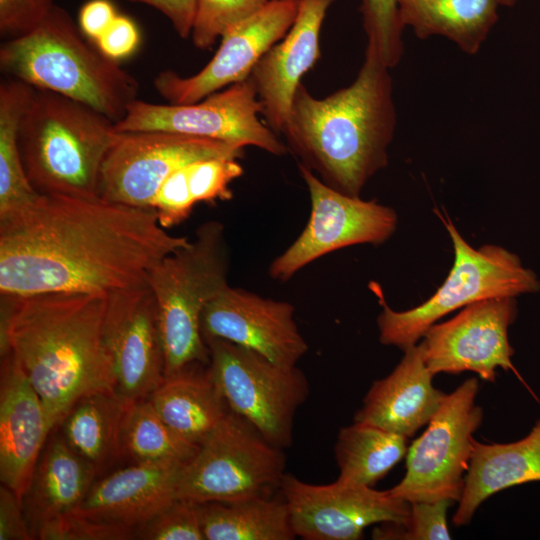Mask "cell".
<instances>
[{"instance_id": "cell-1", "label": "cell", "mask_w": 540, "mask_h": 540, "mask_svg": "<svg viewBox=\"0 0 540 540\" xmlns=\"http://www.w3.org/2000/svg\"><path fill=\"white\" fill-rule=\"evenodd\" d=\"M189 241L163 228L152 208L40 194L0 220V295H107L139 286L156 263Z\"/></svg>"}, {"instance_id": "cell-2", "label": "cell", "mask_w": 540, "mask_h": 540, "mask_svg": "<svg viewBox=\"0 0 540 540\" xmlns=\"http://www.w3.org/2000/svg\"><path fill=\"white\" fill-rule=\"evenodd\" d=\"M1 296L0 354L19 363L52 429L81 398L115 393L104 321L107 295L51 292Z\"/></svg>"}, {"instance_id": "cell-3", "label": "cell", "mask_w": 540, "mask_h": 540, "mask_svg": "<svg viewBox=\"0 0 540 540\" xmlns=\"http://www.w3.org/2000/svg\"><path fill=\"white\" fill-rule=\"evenodd\" d=\"M395 126L389 68L367 46L348 87L320 99L300 84L282 133L299 164L333 189L359 197L366 182L387 165Z\"/></svg>"}, {"instance_id": "cell-4", "label": "cell", "mask_w": 540, "mask_h": 540, "mask_svg": "<svg viewBox=\"0 0 540 540\" xmlns=\"http://www.w3.org/2000/svg\"><path fill=\"white\" fill-rule=\"evenodd\" d=\"M0 68L7 77L79 101L115 123L140 88L133 75L105 56L57 5L31 32L1 44Z\"/></svg>"}, {"instance_id": "cell-5", "label": "cell", "mask_w": 540, "mask_h": 540, "mask_svg": "<svg viewBox=\"0 0 540 540\" xmlns=\"http://www.w3.org/2000/svg\"><path fill=\"white\" fill-rule=\"evenodd\" d=\"M120 134L90 106L34 88L18 134L30 183L41 194L98 197L103 161Z\"/></svg>"}, {"instance_id": "cell-6", "label": "cell", "mask_w": 540, "mask_h": 540, "mask_svg": "<svg viewBox=\"0 0 540 540\" xmlns=\"http://www.w3.org/2000/svg\"><path fill=\"white\" fill-rule=\"evenodd\" d=\"M229 251L219 221L203 223L189 243L166 255L148 272L158 311L164 378L190 364H209L201 315L228 286Z\"/></svg>"}, {"instance_id": "cell-7", "label": "cell", "mask_w": 540, "mask_h": 540, "mask_svg": "<svg viewBox=\"0 0 540 540\" xmlns=\"http://www.w3.org/2000/svg\"><path fill=\"white\" fill-rule=\"evenodd\" d=\"M443 222L453 242L454 263L444 283L427 301L406 311H395L387 305L380 288L372 287L382 306L377 324L383 345L405 350L450 312L484 299L516 297L540 290L537 275L525 268L517 255L495 245L475 249L450 220Z\"/></svg>"}, {"instance_id": "cell-8", "label": "cell", "mask_w": 540, "mask_h": 540, "mask_svg": "<svg viewBox=\"0 0 540 540\" xmlns=\"http://www.w3.org/2000/svg\"><path fill=\"white\" fill-rule=\"evenodd\" d=\"M282 450L229 409L184 466L178 498L205 503L274 496L286 474Z\"/></svg>"}, {"instance_id": "cell-9", "label": "cell", "mask_w": 540, "mask_h": 540, "mask_svg": "<svg viewBox=\"0 0 540 540\" xmlns=\"http://www.w3.org/2000/svg\"><path fill=\"white\" fill-rule=\"evenodd\" d=\"M205 342L209 372L229 409L274 446L290 447L296 412L310 393L304 373L224 339Z\"/></svg>"}, {"instance_id": "cell-10", "label": "cell", "mask_w": 540, "mask_h": 540, "mask_svg": "<svg viewBox=\"0 0 540 540\" xmlns=\"http://www.w3.org/2000/svg\"><path fill=\"white\" fill-rule=\"evenodd\" d=\"M479 384L469 378L452 393L428 423L427 429L408 448L406 473L389 489L408 503L447 499L459 501L473 452L474 432L483 419L475 404Z\"/></svg>"}, {"instance_id": "cell-11", "label": "cell", "mask_w": 540, "mask_h": 540, "mask_svg": "<svg viewBox=\"0 0 540 540\" xmlns=\"http://www.w3.org/2000/svg\"><path fill=\"white\" fill-rule=\"evenodd\" d=\"M262 106L249 78L191 104H154L134 100L115 123L119 132L163 130L255 146L281 156L287 147L259 119Z\"/></svg>"}, {"instance_id": "cell-12", "label": "cell", "mask_w": 540, "mask_h": 540, "mask_svg": "<svg viewBox=\"0 0 540 540\" xmlns=\"http://www.w3.org/2000/svg\"><path fill=\"white\" fill-rule=\"evenodd\" d=\"M243 154L244 148L209 138L163 130L121 132L103 161L98 195L151 208L160 186L177 169L201 159H239Z\"/></svg>"}, {"instance_id": "cell-13", "label": "cell", "mask_w": 540, "mask_h": 540, "mask_svg": "<svg viewBox=\"0 0 540 540\" xmlns=\"http://www.w3.org/2000/svg\"><path fill=\"white\" fill-rule=\"evenodd\" d=\"M298 166L309 192L311 212L297 239L269 266L270 277L282 282L338 249L385 242L394 233L398 221L392 208L341 193L304 165Z\"/></svg>"}, {"instance_id": "cell-14", "label": "cell", "mask_w": 540, "mask_h": 540, "mask_svg": "<svg viewBox=\"0 0 540 540\" xmlns=\"http://www.w3.org/2000/svg\"><path fill=\"white\" fill-rule=\"evenodd\" d=\"M297 536L307 540H358L363 531L384 522L407 523L410 503L389 490L303 482L286 473L280 488Z\"/></svg>"}, {"instance_id": "cell-15", "label": "cell", "mask_w": 540, "mask_h": 540, "mask_svg": "<svg viewBox=\"0 0 540 540\" xmlns=\"http://www.w3.org/2000/svg\"><path fill=\"white\" fill-rule=\"evenodd\" d=\"M297 0H269L257 13L227 30L213 58L198 73L183 77L173 70L158 73L153 86L168 104H191L246 80L263 54L293 25Z\"/></svg>"}, {"instance_id": "cell-16", "label": "cell", "mask_w": 540, "mask_h": 540, "mask_svg": "<svg viewBox=\"0 0 540 540\" xmlns=\"http://www.w3.org/2000/svg\"><path fill=\"white\" fill-rule=\"evenodd\" d=\"M516 315L515 297H500L477 301L455 317L435 323L422 341L427 368L433 376L472 371L489 382L495 381L496 369L502 368L521 379L508 340V327Z\"/></svg>"}, {"instance_id": "cell-17", "label": "cell", "mask_w": 540, "mask_h": 540, "mask_svg": "<svg viewBox=\"0 0 540 540\" xmlns=\"http://www.w3.org/2000/svg\"><path fill=\"white\" fill-rule=\"evenodd\" d=\"M105 337L115 393L126 402L148 398L164 380L155 297L147 283L107 294Z\"/></svg>"}, {"instance_id": "cell-18", "label": "cell", "mask_w": 540, "mask_h": 540, "mask_svg": "<svg viewBox=\"0 0 540 540\" xmlns=\"http://www.w3.org/2000/svg\"><path fill=\"white\" fill-rule=\"evenodd\" d=\"M286 301L228 286L201 315L204 340L220 338L249 348L283 366H296L308 344Z\"/></svg>"}, {"instance_id": "cell-19", "label": "cell", "mask_w": 540, "mask_h": 540, "mask_svg": "<svg viewBox=\"0 0 540 540\" xmlns=\"http://www.w3.org/2000/svg\"><path fill=\"white\" fill-rule=\"evenodd\" d=\"M335 0H301L286 35L270 47L252 69L251 80L268 127L282 133L302 76L320 57V31Z\"/></svg>"}, {"instance_id": "cell-20", "label": "cell", "mask_w": 540, "mask_h": 540, "mask_svg": "<svg viewBox=\"0 0 540 540\" xmlns=\"http://www.w3.org/2000/svg\"><path fill=\"white\" fill-rule=\"evenodd\" d=\"M1 359L0 479L22 499L52 427L19 363L10 354Z\"/></svg>"}, {"instance_id": "cell-21", "label": "cell", "mask_w": 540, "mask_h": 540, "mask_svg": "<svg viewBox=\"0 0 540 540\" xmlns=\"http://www.w3.org/2000/svg\"><path fill=\"white\" fill-rule=\"evenodd\" d=\"M404 352L395 369L372 384L354 421L409 438L429 423L446 394L433 386L423 342Z\"/></svg>"}, {"instance_id": "cell-22", "label": "cell", "mask_w": 540, "mask_h": 540, "mask_svg": "<svg viewBox=\"0 0 540 540\" xmlns=\"http://www.w3.org/2000/svg\"><path fill=\"white\" fill-rule=\"evenodd\" d=\"M185 465L135 463L93 483L78 509L106 523L135 530L178 498Z\"/></svg>"}, {"instance_id": "cell-23", "label": "cell", "mask_w": 540, "mask_h": 540, "mask_svg": "<svg viewBox=\"0 0 540 540\" xmlns=\"http://www.w3.org/2000/svg\"><path fill=\"white\" fill-rule=\"evenodd\" d=\"M537 481H540V419L527 436L515 442L484 444L475 440L453 523L468 524L478 507L493 494Z\"/></svg>"}, {"instance_id": "cell-24", "label": "cell", "mask_w": 540, "mask_h": 540, "mask_svg": "<svg viewBox=\"0 0 540 540\" xmlns=\"http://www.w3.org/2000/svg\"><path fill=\"white\" fill-rule=\"evenodd\" d=\"M96 470L56 436L37 463L22 498L31 534L46 520L80 506L93 485Z\"/></svg>"}, {"instance_id": "cell-25", "label": "cell", "mask_w": 540, "mask_h": 540, "mask_svg": "<svg viewBox=\"0 0 540 540\" xmlns=\"http://www.w3.org/2000/svg\"><path fill=\"white\" fill-rule=\"evenodd\" d=\"M197 363L164 378L148 397L161 419L186 440L201 446L225 417L229 407L209 369Z\"/></svg>"}, {"instance_id": "cell-26", "label": "cell", "mask_w": 540, "mask_h": 540, "mask_svg": "<svg viewBox=\"0 0 540 540\" xmlns=\"http://www.w3.org/2000/svg\"><path fill=\"white\" fill-rule=\"evenodd\" d=\"M499 0H398L402 26L425 39L441 35L475 54L498 20Z\"/></svg>"}, {"instance_id": "cell-27", "label": "cell", "mask_w": 540, "mask_h": 540, "mask_svg": "<svg viewBox=\"0 0 540 540\" xmlns=\"http://www.w3.org/2000/svg\"><path fill=\"white\" fill-rule=\"evenodd\" d=\"M129 402L116 393L81 398L62 421L68 446L98 473L122 456L121 433Z\"/></svg>"}, {"instance_id": "cell-28", "label": "cell", "mask_w": 540, "mask_h": 540, "mask_svg": "<svg viewBox=\"0 0 540 540\" xmlns=\"http://www.w3.org/2000/svg\"><path fill=\"white\" fill-rule=\"evenodd\" d=\"M197 504L205 540H292L297 537L280 492L244 501Z\"/></svg>"}, {"instance_id": "cell-29", "label": "cell", "mask_w": 540, "mask_h": 540, "mask_svg": "<svg viewBox=\"0 0 540 540\" xmlns=\"http://www.w3.org/2000/svg\"><path fill=\"white\" fill-rule=\"evenodd\" d=\"M34 87L11 77L0 82V220L30 206L41 193L30 183L19 148V125Z\"/></svg>"}, {"instance_id": "cell-30", "label": "cell", "mask_w": 540, "mask_h": 540, "mask_svg": "<svg viewBox=\"0 0 540 540\" xmlns=\"http://www.w3.org/2000/svg\"><path fill=\"white\" fill-rule=\"evenodd\" d=\"M408 438L380 427L354 421L340 429L335 444L337 482L374 486L408 452Z\"/></svg>"}, {"instance_id": "cell-31", "label": "cell", "mask_w": 540, "mask_h": 540, "mask_svg": "<svg viewBox=\"0 0 540 540\" xmlns=\"http://www.w3.org/2000/svg\"><path fill=\"white\" fill-rule=\"evenodd\" d=\"M122 456L135 463L188 464L200 449L170 428L149 398L129 403L121 433Z\"/></svg>"}, {"instance_id": "cell-32", "label": "cell", "mask_w": 540, "mask_h": 540, "mask_svg": "<svg viewBox=\"0 0 540 540\" xmlns=\"http://www.w3.org/2000/svg\"><path fill=\"white\" fill-rule=\"evenodd\" d=\"M360 11L371 47L389 69L398 64L403 54L402 30L398 0H361Z\"/></svg>"}, {"instance_id": "cell-33", "label": "cell", "mask_w": 540, "mask_h": 540, "mask_svg": "<svg viewBox=\"0 0 540 540\" xmlns=\"http://www.w3.org/2000/svg\"><path fill=\"white\" fill-rule=\"evenodd\" d=\"M269 0H198L191 37L195 47L210 48L231 27L261 10Z\"/></svg>"}, {"instance_id": "cell-34", "label": "cell", "mask_w": 540, "mask_h": 540, "mask_svg": "<svg viewBox=\"0 0 540 540\" xmlns=\"http://www.w3.org/2000/svg\"><path fill=\"white\" fill-rule=\"evenodd\" d=\"M453 502L447 499L411 503L407 523L384 522L372 531L381 540H449L447 511Z\"/></svg>"}, {"instance_id": "cell-35", "label": "cell", "mask_w": 540, "mask_h": 540, "mask_svg": "<svg viewBox=\"0 0 540 540\" xmlns=\"http://www.w3.org/2000/svg\"><path fill=\"white\" fill-rule=\"evenodd\" d=\"M187 183L195 203L214 204L217 200H230L232 181L243 174L236 158L214 157L194 161L186 165Z\"/></svg>"}, {"instance_id": "cell-36", "label": "cell", "mask_w": 540, "mask_h": 540, "mask_svg": "<svg viewBox=\"0 0 540 540\" xmlns=\"http://www.w3.org/2000/svg\"><path fill=\"white\" fill-rule=\"evenodd\" d=\"M33 536L41 540H127L134 539V529L95 520L76 508L46 520Z\"/></svg>"}, {"instance_id": "cell-37", "label": "cell", "mask_w": 540, "mask_h": 540, "mask_svg": "<svg viewBox=\"0 0 540 540\" xmlns=\"http://www.w3.org/2000/svg\"><path fill=\"white\" fill-rule=\"evenodd\" d=\"M134 539L205 540L198 504L177 498L134 530Z\"/></svg>"}, {"instance_id": "cell-38", "label": "cell", "mask_w": 540, "mask_h": 540, "mask_svg": "<svg viewBox=\"0 0 540 540\" xmlns=\"http://www.w3.org/2000/svg\"><path fill=\"white\" fill-rule=\"evenodd\" d=\"M187 183L186 165L174 171L157 191L151 208L159 224L169 229L184 222L194 205Z\"/></svg>"}, {"instance_id": "cell-39", "label": "cell", "mask_w": 540, "mask_h": 540, "mask_svg": "<svg viewBox=\"0 0 540 540\" xmlns=\"http://www.w3.org/2000/svg\"><path fill=\"white\" fill-rule=\"evenodd\" d=\"M55 0H0V36L4 41L35 29L55 6Z\"/></svg>"}, {"instance_id": "cell-40", "label": "cell", "mask_w": 540, "mask_h": 540, "mask_svg": "<svg viewBox=\"0 0 540 540\" xmlns=\"http://www.w3.org/2000/svg\"><path fill=\"white\" fill-rule=\"evenodd\" d=\"M139 43L140 33L136 24L119 14L95 42L105 56L117 62L132 55Z\"/></svg>"}, {"instance_id": "cell-41", "label": "cell", "mask_w": 540, "mask_h": 540, "mask_svg": "<svg viewBox=\"0 0 540 540\" xmlns=\"http://www.w3.org/2000/svg\"><path fill=\"white\" fill-rule=\"evenodd\" d=\"M34 539L25 516L22 499L10 488H0V540Z\"/></svg>"}, {"instance_id": "cell-42", "label": "cell", "mask_w": 540, "mask_h": 540, "mask_svg": "<svg viewBox=\"0 0 540 540\" xmlns=\"http://www.w3.org/2000/svg\"><path fill=\"white\" fill-rule=\"evenodd\" d=\"M117 15L111 1L90 0L80 9L78 25L83 34L95 43Z\"/></svg>"}, {"instance_id": "cell-43", "label": "cell", "mask_w": 540, "mask_h": 540, "mask_svg": "<svg viewBox=\"0 0 540 540\" xmlns=\"http://www.w3.org/2000/svg\"><path fill=\"white\" fill-rule=\"evenodd\" d=\"M143 3L165 15L177 34L186 39L191 36L198 0H128Z\"/></svg>"}, {"instance_id": "cell-44", "label": "cell", "mask_w": 540, "mask_h": 540, "mask_svg": "<svg viewBox=\"0 0 540 540\" xmlns=\"http://www.w3.org/2000/svg\"><path fill=\"white\" fill-rule=\"evenodd\" d=\"M518 0H499L500 5L513 6Z\"/></svg>"}, {"instance_id": "cell-45", "label": "cell", "mask_w": 540, "mask_h": 540, "mask_svg": "<svg viewBox=\"0 0 540 540\" xmlns=\"http://www.w3.org/2000/svg\"><path fill=\"white\" fill-rule=\"evenodd\" d=\"M297 1H301V0H297Z\"/></svg>"}]
</instances>
